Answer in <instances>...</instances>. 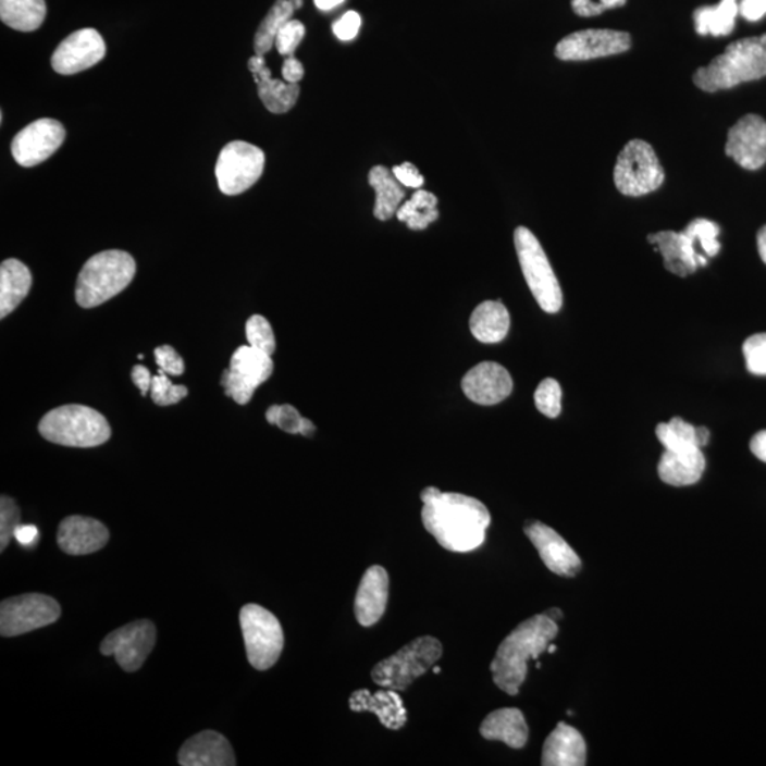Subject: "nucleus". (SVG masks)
Instances as JSON below:
<instances>
[{
    "instance_id": "obj_1",
    "label": "nucleus",
    "mask_w": 766,
    "mask_h": 766,
    "mask_svg": "<svg viewBox=\"0 0 766 766\" xmlns=\"http://www.w3.org/2000/svg\"><path fill=\"white\" fill-rule=\"evenodd\" d=\"M420 498L423 526L443 548L464 554L484 544L492 517L478 498L436 487L424 489Z\"/></svg>"
},
{
    "instance_id": "obj_2",
    "label": "nucleus",
    "mask_w": 766,
    "mask_h": 766,
    "mask_svg": "<svg viewBox=\"0 0 766 766\" xmlns=\"http://www.w3.org/2000/svg\"><path fill=\"white\" fill-rule=\"evenodd\" d=\"M557 634L558 623L545 614L532 616L518 625L499 644L490 666L495 685L510 695L520 693L528 672V660H536L543 655Z\"/></svg>"
},
{
    "instance_id": "obj_3",
    "label": "nucleus",
    "mask_w": 766,
    "mask_h": 766,
    "mask_svg": "<svg viewBox=\"0 0 766 766\" xmlns=\"http://www.w3.org/2000/svg\"><path fill=\"white\" fill-rule=\"evenodd\" d=\"M766 76V35L734 41L704 67L694 73L695 86L717 92L756 82Z\"/></svg>"
},
{
    "instance_id": "obj_4",
    "label": "nucleus",
    "mask_w": 766,
    "mask_h": 766,
    "mask_svg": "<svg viewBox=\"0 0 766 766\" xmlns=\"http://www.w3.org/2000/svg\"><path fill=\"white\" fill-rule=\"evenodd\" d=\"M137 264L123 250H107L92 256L78 274L76 300L83 308L101 306L124 292L134 280Z\"/></svg>"
},
{
    "instance_id": "obj_5",
    "label": "nucleus",
    "mask_w": 766,
    "mask_h": 766,
    "mask_svg": "<svg viewBox=\"0 0 766 766\" xmlns=\"http://www.w3.org/2000/svg\"><path fill=\"white\" fill-rule=\"evenodd\" d=\"M41 436L55 445L97 447L111 437L104 416L83 405L59 406L40 420Z\"/></svg>"
},
{
    "instance_id": "obj_6",
    "label": "nucleus",
    "mask_w": 766,
    "mask_h": 766,
    "mask_svg": "<svg viewBox=\"0 0 766 766\" xmlns=\"http://www.w3.org/2000/svg\"><path fill=\"white\" fill-rule=\"evenodd\" d=\"M442 653V643L436 638L415 639L394 656L385 658L373 667L371 672L373 683L382 689L404 691L416 679L433 669Z\"/></svg>"
},
{
    "instance_id": "obj_7",
    "label": "nucleus",
    "mask_w": 766,
    "mask_h": 766,
    "mask_svg": "<svg viewBox=\"0 0 766 766\" xmlns=\"http://www.w3.org/2000/svg\"><path fill=\"white\" fill-rule=\"evenodd\" d=\"M514 245L532 296L545 312L555 314L563 307V289L543 246L530 228L522 226L514 233Z\"/></svg>"
},
{
    "instance_id": "obj_8",
    "label": "nucleus",
    "mask_w": 766,
    "mask_h": 766,
    "mask_svg": "<svg viewBox=\"0 0 766 766\" xmlns=\"http://www.w3.org/2000/svg\"><path fill=\"white\" fill-rule=\"evenodd\" d=\"M614 180L620 194L638 198L660 188L665 171L651 144L632 139L619 153Z\"/></svg>"
},
{
    "instance_id": "obj_9",
    "label": "nucleus",
    "mask_w": 766,
    "mask_h": 766,
    "mask_svg": "<svg viewBox=\"0 0 766 766\" xmlns=\"http://www.w3.org/2000/svg\"><path fill=\"white\" fill-rule=\"evenodd\" d=\"M240 628L250 665L260 671L272 669L284 647L279 619L263 606L249 604L242 607Z\"/></svg>"
},
{
    "instance_id": "obj_10",
    "label": "nucleus",
    "mask_w": 766,
    "mask_h": 766,
    "mask_svg": "<svg viewBox=\"0 0 766 766\" xmlns=\"http://www.w3.org/2000/svg\"><path fill=\"white\" fill-rule=\"evenodd\" d=\"M265 157L256 145L232 141L219 153L214 174L219 189L224 195L235 196L250 189L264 171Z\"/></svg>"
},
{
    "instance_id": "obj_11",
    "label": "nucleus",
    "mask_w": 766,
    "mask_h": 766,
    "mask_svg": "<svg viewBox=\"0 0 766 766\" xmlns=\"http://www.w3.org/2000/svg\"><path fill=\"white\" fill-rule=\"evenodd\" d=\"M60 615L59 602L48 595L26 593L11 597L0 605V633L3 638L22 637L58 622Z\"/></svg>"
},
{
    "instance_id": "obj_12",
    "label": "nucleus",
    "mask_w": 766,
    "mask_h": 766,
    "mask_svg": "<svg viewBox=\"0 0 766 766\" xmlns=\"http://www.w3.org/2000/svg\"><path fill=\"white\" fill-rule=\"evenodd\" d=\"M273 369L272 355L245 345L232 355L231 366L223 372L224 392L236 404H249L257 387L272 376Z\"/></svg>"
},
{
    "instance_id": "obj_13",
    "label": "nucleus",
    "mask_w": 766,
    "mask_h": 766,
    "mask_svg": "<svg viewBox=\"0 0 766 766\" xmlns=\"http://www.w3.org/2000/svg\"><path fill=\"white\" fill-rule=\"evenodd\" d=\"M157 642L156 625L149 620H137L114 630L102 640L100 652L115 657L121 669L134 672L144 666Z\"/></svg>"
},
{
    "instance_id": "obj_14",
    "label": "nucleus",
    "mask_w": 766,
    "mask_h": 766,
    "mask_svg": "<svg viewBox=\"0 0 766 766\" xmlns=\"http://www.w3.org/2000/svg\"><path fill=\"white\" fill-rule=\"evenodd\" d=\"M632 48L629 33L610 29L574 32L564 37L555 48V55L564 62H585L607 55L625 53Z\"/></svg>"
},
{
    "instance_id": "obj_15",
    "label": "nucleus",
    "mask_w": 766,
    "mask_h": 766,
    "mask_svg": "<svg viewBox=\"0 0 766 766\" xmlns=\"http://www.w3.org/2000/svg\"><path fill=\"white\" fill-rule=\"evenodd\" d=\"M64 138L65 129L59 121L36 120L13 138L12 156L21 166L40 165L62 147Z\"/></svg>"
},
{
    "instance_id": "obj_16",
    "label": "nucleus",
    "mask_w": 766,
    "mask_h": 766,
    "mask_svg": "<svg viewBox=\"0 0 766 766\" xmlns=\"http://www.w3.org/2000/svg\"><path fill=\"white\" fill-rule=\"evenodd\" d=\"M106 51L100 33L87 27L65 37L51 55V65L55 73L72 76L100 63Z\"/></svg>"
},
{
    "instance_id": "obj_17",
    "label": "nucleus",
    "mask_w": 766,
    "mask_h": 766,
    "mask_svg": "<svg viewBox=\"0 0 766 766\" xmlns=\"http://www.w3.org/2000/svg\"><path fill=\"white\" fill-rule=\"evenodd\" d=\"M726 153L744 170L756 171L766 163V121L745 115L728 131Z\"/></svg>"
},
{
    "instance_id": "obj_18",
    "label": "nucleus",
    "mask_w": 766,
    "mask_h": 766,
    "mask_svg": "<svg viewBox=\"0 0 766 766\" xmlns=\"http://www.w3.org/2000/svg\"><path fill=\"white\" fill-rule=\"evenodd\" d=\"M524 531L551 572L571 578L581 571V558L553 528L532 521L528 522Z\"/></svg>"
},
{
    "instance_id": "obj_19",
    "label": "nucleus",
    "mask_w": 766,
    "mask_h": 766,
    "mask_svg": "<svg viewBox=\"0 0 766 766\" xmlns=\"http://www.w3.org/2000/svg\"><path fill=\"white\" fill-rule=\"evenodd\" d=\"M461 387L467 398L474 404L492 406L511 395L512 380L506 368L485 361L466 373Z\"/></svg>"
},
{
    "instance_id": "obj_20",
    "label": "nucleus",
    "mask_w": 766,
    "mask_h": 766,
    "mask_svg": "<svg viewBox=\"0 0 766 766\" xmlns=\"http://www.w3.org/2000/svg\"><path fill=\"white\" fill-rule=\"evenodd\" d=\"M110 540V532L102 522L95 518L73 516L60 522L58 544L69 555H88L104 548Z\"/></svg>"
},
{
    "instance_id": "obj_21",
    "label": "nucleus",
    "mask_w": 766,
    "mask_h": 766,
    "mask_svg": "<svg viewBox=\"0 0 766 766\" xmlns=\"http://www.w3.org/2000/svg\"><path fill=\"white\" fill-rule=\"evenodd\" d=\"M648 243L662 254L665 268L670 273L685 277L707 264V257L700 256L693 240L684 232H658L648 235Z\"/></svg>"
},
{
    "instance_id": "obj_22",
    "label": "nucleus",
    "mask_w": 766,
    "mask_h": 766,
    "mask_svg": "<svg viewBox=\"0 0 766 766\" xmlns=\"http://www.w3.org/2000/svg\"><path fill=\"white\" fill-rule=\"evenodd\" d=\"M387 596H390V577L385 568L373 565L363 573L355 597V618L358 623L363 628H371L380 622L386 610Z\"/></svg>"
},
{
    "instance_id": "obj_23",
    "label": "nucleus",
    "mask_w": 766,
    "mask_h": 766,
    "mask_svg": "<svg viewBox=\"0 0 766 766\" xmlns=\"http://www.w3.org/2000/svg\"><path fill=\"white\" fill-rule=\"evenodd\" d=\"M177 763L182 766H235L236 756L226 738L208 730L182 745Z\"/></svg>"
},
{
    "instance_id": "obj_24",
    "label": "nucleus",
    "mask_w": 766,
    "mask_h": 766,
    "mask_svg": "<svg viewBox=\"0 0 766 766\" xmlns=\"http://www.w3.org/2000/svg\"><path fill=\"white\" fill-rule=\"evenodd\" d=\"M247 65L254 74L257 91L265 109L273 114H286L296 106L300 96V86L296 83L275 81L265 65L264 55H254Z\"/></svg>"
},
{
    "instance_id": "obj_25",
    "label": "nucleus",
    "mask_w": 766,
    "mask_h": 766,
    "mask_svg": "<svg viewBox=\"0 0 766 766\" xmlns=\"http://www.w3.org/2000/svg\"><path fill=\"white\" fill-rule=\"evenodd\" d=\"M349 708L355 713L369 712L375 714L387 730H400L408 721L404 700L396 690L386 689L371 693L369 690L354 691L349 697Z\"/></svg>"
},
{
    "instance_id": "obj_26",
    "label": "nucleus",
    "mask_w": 766,
    "mask_h": 766,
    "mask_svg": "<svg viewBox=\"0 0 766 766\" xmlns=\"http://www.w3.org/2000/svg\"><path fill=\"white\" fill-rule=\"evenodd\" d=\"M586 764V744L581 732L559 722L546 738L543 750L544 766H583Z\"/></svg>"
},
{
    "instance_id": "obj_27",
    "label": "nucleus",
    "mask_w": 766,
    "mask_h": 766,
    "mask_svg": "<svg viewBox=\"0 0 766 766\" xmlns=\"http://www.w3.org/2000/svg\"><path fill=\"white\" fill-rule=\"evenodd\" d=\"M658 475L666 484L684 487L697 483L705 470V457L702 448L690 447L684 450H666L658 464Z\"/></svg>"
},
{
    "instance_id": "obj_28",
    "label": "nucleus",
    "mask_w": 766,
    "mask_h": 766,
    "mask_svg": "<svg viewBox=\"0 0 766 766\" xmlns=\"http://www.w3.org/2000/svg\"><path fill=\"white\" fill-rule=\"evenodd\" d=\"M480 734L489 741H502L514 750L524 749L528 741L524 714L518 708L495 709L481 722Z\"/></svg>"
},
{
    "instance_id": "obj_29",
    "label": "nucleus",
    "mask_w": 766,
    "mask_h": 766,
    "mask_svg": "<svg viewBox=\"0 0 766 766\" xmlns=\"http://www.w3.org/2000/svg\"><path fill=\"white\" fill-rule=\"evenodd\" d=\"M510 324V312L502 301L481 302L470 317L471 334L484 344L502 343Z\"/></svg>"
},
{
    "instance_id": "obj_30",
    "label": "nucleus",
    "mask_w": 766,
    "mask_h": 766,
    "mask_svg": "<svg viewBox=\"0 0 766 766\" xmlns=\"http://www.w3.org/2000/svg\"><path fill=\"white\" fill-rule=\"evenodd\" d=\"M32 273L26 264L16 259H8L0 268V319L15 311L29 294Z\"/></svg>"
},
{
    "instance_id": "obj_31",
    "label": "nucleus",
    "mask_w": 766,
    "mask_h": 766,
    "mask_svg": "<svg viewBox=\"0 0 766 766\" xmlns=\"http://www.w3.org/2000/svg\"><path fill=\"white\" fill-rule=\"evenodd\" d=\"M369 185L375 189L376 199L373 207V217L378 221H390L398 209L401 207V200L405 199V190L401 188L400 182L396 180L394 172L387 170L386 166H373L368 175Z\"/></svg>"
},
{
    "instance_id": "obj_32",
    "label": "nucleus",
    "mask_w": 766,
    "mask_h": 766,
    "mask_svg": "<svg viewBox=\"0 0 766 766\" xmlns=\"http://www.w3.org/2000/svg\"><path fill=\"white\" fill-rule=\"evenodd\" d=\"M740 15L738 0H721L717 7H702L693 13L695 32L700 36L722 37L731 35Z\"/></svg>"
},
{
    "instance_id": "obj_33",
    "label": "nucleus",
    "mask_w": 766,
    "mask_h": 766,
    "mask_svg": "<svg viewBox=\"0 0 766 766\" xmlns=\"http://www.w3.org/2000/svg\"><path fill=\"white\" fill-rule=\"evenodd\" d=\"M45 0H0V18L18 32H35L44 25Z\"/></svg>"
},
{
    "instance_id": "obj_34",
    "label": "nucleus",
    "mask_w": 766,
    "mask_h": 766,
    "mask_svg": "<svg viewBox=\"0 0 766 766\" xmlns=\"http://www.w3.org/2000/svg\"><path fill=\"white\" fill-rule=\"evenodd\" d=\"M656 436L666 450L677 452L707 446L709 431L707 428H694L681 418H672L669 423L658 424Z\"/></svg>"
},
{
    "instance_id": "obj_35",
    "label": "nucleus",
    "mask_w": 766,
    "mask_h": 766,
    "mask_svg": "<svg viewBox=\"0 0 766 766\" xmlns=\"http://www.w3.org/2000/svg\"><path fill=\"white\" fill-rule=\"evenodd\" d=\"M396 218L410 231H424L438 219L436 196L428 190L416 189L412 198L398 209Z\"/></svg>"
},
{
    "instance_id": "obj_36",
    "label": "nucleus",
    "mask_w": 766,
    "mask_h": 766,
    "mask_svg": "<svg viewBox=\"0 0 766 766\" xmlns=\"http://www.w3.org/2000/svg\"><path fill=\"white\" fill-rule=\"evenodd\" d=\"M294 9L292 0H277L270 9L268 16L260 23L255 36V51L257 55H265L272 50L280 29L284 23L292 18Z\"/></svg>"
},
{
    "instance_id": "obj_37",
    "label": "nucleus",
    "mask_w": 766,
    "mask_h": 766,
    "mask_svg": "<svg viewBox=\"0 0 766 766\" xmlns=\"http://www.w3.org/2000/svg\"><path fill=\"white\" fill-rule=\"evenodd\" d=\"M269 423L275 424L282 431L292 434H302L310 437L316 432L314 423L302 418L298 410L292 405H274L265 413Z\"/></svg>"
},
{
    "instance_id": "obj_38",
    "label": "nucleus",
    "mask_w": 766,
    "mask_h": 766,
    "mask_svg": "<svg viewBox=\"0 0 766 766\" xmlns=\"http://www.w3.org/2000/svg\"><path fill=\"white\" fill-rule=\"evenodd\" d=\"M683 232L693 240L695 250H697L699 246L707 259L716 257L721 250V245L718 242L719 226L717 223L707 221V219H695V221L689 223V226Z\"/></svg>"
},
{
    "instance_id": "obj_39",
    "label": "nucleus",
    "mask_w": 766,
    "mask_h": 766,
    "mask_svg": "<svg viewBox=\"0 0 766 766\" xmlns=\"http://www.w3.org/2000/svg\"><path fill=\"white\" fill-rule=\"evenodd\" d=\"M534 400L536 409L546 418H558L560 409H563V405H560L563 390H560L558 381L548 378V380L541 382L536 387Z\"/></svg>"
},
{
    "instance_id": "obj_40",
    "label": "nucleus",
    "mask_w": 766,
    "mask_h": 766,
    "mask_svg": "<svg viewBox=\"0 0 766 766\" xmlns=\"http://www.w3.org/2000/svg\"><path fill=\"white\" fill-rule=\"evenodd\" d=\"M246 336L250 347L269 355L275 351V336L272 325L263 316H251L246 322Z\"/></svg>"
},
{
    "instance_id": "obj_41",
    "label": "nucleus",
    "mask_w": 766,
    "mask_h": 766,
    "mask_svg": "<svg viewBox=\"0 0 766 766\" xmlns=\"http://www.w3.org/2000/svg\"><path fill=\"white\" fill-rule=\"evenodd\" d=\"M149 392H151L152 400L160 406L175 405L188 396V387L172 383L162 369L158 371L157 376L152 378L151 391Z\"/></svg>"
},
{
    "instance_id": "obj_42",
    "label": "nucleus",
    "mask_w": 766,
    "mask_h": 766,
    "mask_svg": "<svg viewBox=\"0 0 766 766\" xmlns=\"http://www.w3.org/2000/svg\"><path fill=\"white\" fill-rule=\"evenodd\" d=\"M21 526V511L13 498L2 495L0 498V551L8 548L15 539L17 527Z\"/></svg>"
},
{
    "instance_id": "obj_43",
    "label": "nucleus",
    "mask_w": 766,
    "mask_h": 766,
    "mask_svg": "<svg viewBox=\"0 0 766 766\" xmlns=\"http://www.w3.org/2000/svg\"><path fill=\"white\" fill-rule=\"evenodd\" d=\"M746 369L752 375L766 376V333L751 335L744 347Z\"/></svg>"
},
{
    "instance_id": "obj_44",
    "label": "nucleus",
    "mask_w": 766,
    "mask_h": 766,
    "mask_svg": "<svg viewBox=\"0 0 766 766\" xmlns=\"http://www.w3.org/2000/svg\"><path fill=\"white\" fill-rule=\"evenodd\" d=\"M304 36H306V27H304L302 23L289 18L280 29L277 37H275L274 46L280 54L293 58Z\"/></svg>"
},
{
    "instance_id": "obj_45",
    "label": "nucleus",
    "mask_w": 766,
    "mask_h": 766,
    "mask_svg": "<svg viewBox=\"0 0 766 766\" xmlns=\"http://www.w3.org/2000/svg\"><path fill=\"white\" fill-rule=\"evenodd\" d=\"M156 359L158 367L168 375L180 376L185 371L184 359L176 353L175 348L170 345H162L156 349Z\"/></svg>"
},
{
    "instance_id": "obj_46",
    "label": "nucleus",
    "mask_w": 766,
    "mask_h": 766,
    "mask_svg": "<svg viewBox=\"0 0 766 766\" xmlns=\"http://www.w3.org/2000/svg\"><path fill=\"white\" fill-rule=\"evenodd\" d=\"M625 3L626 0H572V9L578 16L592 17L607 9L622 8Z\"/></svg>"
},
{
    "instance_id": "obj_47",
    "label": "nucleus",
    "mask_w": 766,
    "mask_h": 766,
    "mask_svg": "<svg viewBox=\"0 0 766 766\" xmlns=\"http://www.w3.org/2000/svg\"><path fill=\"white\" fill-rule=\"evenodd\" d=\"M361 23V16H359L357 12H347L338 22L334 23V35L343 41L353 40L358 36Z\"/></svg>"
},
{
    "instance_id": "obj_48",
    "label": "nucleus",
    "mask_w": 766,
    "mask_h": 766,
    "mask_svg": "<svg viewBox=\"0 0 766 766\" xmlns=\"http://www.w3.org/2000/svg\"><path fill=\"white\" fill-rule=\"evenodd\" d=\"M394 175L401 185L408 188L420 189L424 184V177L420 174L418 168L413 163L405 162L394 168Z\"/></svg>"
},
{
    "instance_id": "obj_49",
    "label": "nucleus",
    "mask_w": 766,
    "mask_h": 766,
    "mask_svg": "<svg viewBox=\"0 0 766 766\" xmlns=\"http://www.w3.org/2000/svg\"><path fill=\"white\" fill-rule=\"evenodd\" d=\"M740 15L749 22H758L766 16V0H738Z\"/></svg>"
},
{
    "instance_id": "obj_50",
    "label": "nucleus",
    "mask_w": 766,
    "mask_h": 766,
    "mask_svg": "<svg viewBox=\"0 0 766 766\" xmlns=\"http://www.w3.org/2000/svg\"><path fill=\"white\" fill-rule=\"evenodd\" d=\"M39 539L40 534L36 526L21 524L17 527V530L15 532V540L18 544L25 546V548H29V546H35Z\"/></svg>"
},
{
    "instance_id": "obj_51",
    "label": "nucleus",
    "mask_w": 766,
    "mask_h": 766,
    "mask_svg": "<svg viewBox=\"0 0 766 766\" xmlns=\"http://www.w3.org/2000/svg\"><path fill=\"white\" fill-rule=\"evenodd\" d=\"M283 78L287 83H300L304 77V67L296 58H287L283 64Z\"/></svg>"
},
{
    "instance_id": "obj_52",
    "label": "nucleus",
    "mask_w": 766,
    "mask_h": 766,
    "mask_svg": "<svg viewBox=\"0 0 766 766\" xmlns=\"http://www.w3.org/2000/svg\"><path fill=\"white\" fill-rule=\"evenodd\" d=\"M131 376H133V381L135 385H137L138 390L141 391L143 396L147 395L148 392L151 391L152 378L148 368L135 366L133 368V372H131Z\"/></svg>"
},
{
    "instance_id": "obj_53",
    "label": "nucleus",
    "mask_w": 766,
    "mask_h": 766,
    "mask_svg": "<svg viewBox=\"0 0 766 766\" xmlns=\"http://www.w3.org/2000/svg\"><path fill=\"white\" fill-rule=\"evenodd\" d=\"M751 452L766 464V431L756 433L750 443Z\"/></svg>"
},
{
    "instance_id": "obj_54",
    "label": "nucleus",
    "mask_w": 766,
    "mask_h": 766,
    "mask_svg": "<svg viewBox=\"0 0 766 766\" xmlns=\"http://www.w3.org/2000/svg\"><path fill=\"white\" fill-rule=\"evenodd\" d=\"M316 7L320 9V11H331V9H334L338 7V4L344 3L345 0H314Z\"/></svg>"
},
{
    "instance_id": "obj_55",
    "label": "nucleus",
    "mask_w": 766,
    "mask_h": 766,
    "mask_svg": "<svg viewBox=\"0 0 766 766\" xmlns=\"http://www.w3.org/2000/svg\"><path fill=\"white\" fill-rule=\"evenodd\" d=\"M758 251L761 259H763L764 263L766 264V224L758 232Z\"/></svg>"
},
{
    "instance_id": "obj_56",
    "label": "nucleus",
    "mask_w": 766,
    "mask_h": 766,
    "mask_svg": "<svg viewBox=\"0 0 766 766\" xmlns=\"http://www.w3.org/2000/svg\"><path fill=\"white\" fill-rule=\"evenodd\" d=\"M545 615L548 616L549 619H553L554 622H559L560 619L564 618L563 610L558 609V607H553V609L546 610Z\"/></svg>"
},
{
    "instance_id": "obj_57",
    "label": "nucleus",
    "mask_w": 766,
    "mask_h": 766,
    "mask_svg": "<svg viewBox=\"0 0 766 766\" xmlns=\"http://www.w3.org/2000/svg\"><path fill=\"white\" fill-rule=\"evenodd\" d=\"M294 9H300L302 7V0H292Z\"/></svg>"
},
{
    "instance_id": "obj_58",
    "label": "nucleus",
    "mask_w": 766,
    "mask_h": 766,
    "mask_svg": "<svg viewBox=\"0 0 766 766\" xmlns=\"http://www.w3.org/2000/svg\"><path fill=\"white\" fill-rule=\"evenodd\" d=\"M546 652L555 653L557 652V646H555V644H549L548 648H546Z\"/></svg>"
},
{
    "instance_id": "obj_59",
    "label": "nucleus",
    "mask_w": 766,
    "mask_h": 766,
    "mask_svg": "<svg viewBox=\"0 0 766 766\" xmlns=\"http://www.w3.org/2000/svg\"><path fill=\"white\" fill-rule=\"evenodd\" d=\"M433 672H434V675H437V672H441V667L433 666Z\"/></svg>"
}]
</instances>
